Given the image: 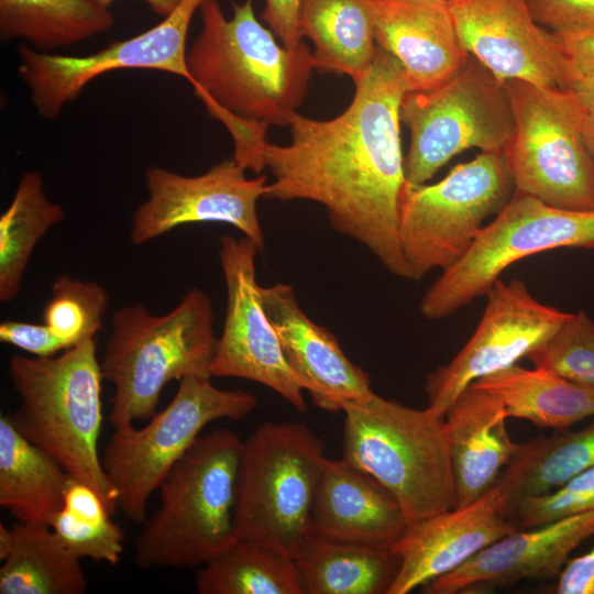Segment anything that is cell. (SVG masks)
<instances>
[{
    "mask_svg": "<svg viewBox=\"0 0 594 594\" xmlns=\"http://www.w3.org/2000/svg\"><path fill=\"white\" fill-rule=\"evenodd\" d=\"M354 85L351 103L338 117L317 120L296 112L292 142L266 143L264 160L274 179L264 197L323 206L336 231L365 246L389 273L410 279L399 239L404 70L377 46Z\"/></svg>",
    "mask_w": 594,
    "mask_h": 594,
    "instance_id": "obj_1",
    "label": "cell"
},
{
    "mask_svg": "<svg viewBox=\"0 0 594 594\" xmlns=\"http://www.w3.org/2000/svg\"><path fill=\"white\" fill-rule=\"evenodd\" d=\"M232 9L228 19L218 0L200 7L202 29L187 50V81L230 132L232 158L260 174L266 167L268 125L289 127L317 62L304 42L295 47L278 44L257 20L253 0L233 3Z\"/></svg>",
    "mask_w": 594,
    "mask_h": 594,
    "instance_id": "obj_2",
    "label": "cell"
},
{
    "mask_svg": "<svg viewBox=\"0 0 594 594\" xmlns=\"http://www.w3.org/2000/svg\"><path fill=\"white\" fill-rule=\"evenodd\" d=\"M19 407L6 414L12 426L68 473L118 509L117 493L102 466L101 382L95 338L53 356L15 354L9 361Z\"/></svg>",
    "mask_w": 594,
    "mask_h": 594,
    "instance_id": "obj_3",
    "label": "cell"
},
{
    "mask_svg": "<svg viewBox=\"0 0 594 594\" xmlns=\"http://www.w3.org/2000/svg\"><path fill=\"white\" fill-rule=\"evenodd\" d=\"M100 366L114 386L109 420L114 429L150 419L174 380L211 377L218 338L209 296L190 289L174 309L153 315L142 304L118 309Z\"/></svg>",
    "mask_w": 594,
    "mask_h": 594,
    "instance_id": "obj_4",
    "label": "cell"
},
{
    "mask_svg": "<svg viewBox=\"0 0 594 594\" xmlns=\"http://www.w3.org/2000/svg\"><path fill=\"white\" fill-rule=\"evenodd\" d=\"M243 441L228 429L200 436L161 483L160 506L134 541L142 569L205 564L239 538L237 484Z\"/></svg>",
    "mask_w": 594,
    "mask_h": 594,
    "instance_id": "obj_5",
    "label": "cell"
},
{
    "mask_svg": "<svg viewBox=\"0 0 594 594\" xmlns=\"http://www.w3.org/2000/svg\"><path fill=\"white\" fill-rule=\"evenodd\" d=\"M342 411L343 459L386 487L409 524L457 507L444 417L374 392Z\"/></svg>",
    "mask_w": 594,
    "mask_h": 594,
    "instance_id": "obj_6",
    "label": "cell"
},
{
    "mask_svg": "<svg viewBox=\"0 0 594 594\" xmlns=\"http://www.w3.org/2000/svg\"><path fill=\"white\" fill-rule=\"evenodd\" d=\"M324 446L307 425L267 421L243 441L237 484L239 537L295 560L324 469Z\"/></svg>",
    "mask_w": 594,
    "mask_h": 594,
    "instance_id": "obj_7",
    "label": "cell"
},
{
    "mask_svg": "<svg viewBox=\"0 0 594 594\" xmlns=\"http://www.w3.org/2000/svg\"><path fill=\"white\" fill-rule=\"evenodd\" d=\"M210 378L180 380L173 399L145 426L114 429L107 441L102 466L117 493L118 508L132 522L142 525L147 519L151 495L208 424L242 419L257 406L251 393L218 388Z\"/></svg>",
    "mask_w": 594,
    "mask_h": 594,
    "instance_id": "obj_8",
    "label": "cell"
},
{
    "mask_svg": "<svg viewBox=\"0 0 594 594\" xmlns=\"http://www.w3.org/2000/svg\"><path fill=\"white\" fill-rule=\"evenodd\" d=\"M514 191L503 152H482L436 184L406 183L399 239L410 279L457 263L477 238L483 221L497 215Z\"/></svg>",
    "mask_w": 594,
    "mask_h": 594,
    "instance_id": "obj_9",
    "label": "cell"
},
{
    "mask_svg": "<svg viewBox=\"0 0 594 594\" xmlns=\"http://www.w3.org/2000/svg\"><path fill=\"white\" fill-rule=\"evenodd\" d=\"M559 248H594V210L557 208L514 191L469 251L427 289L421 315L440 320L486 295L512 264Z\"/></svg>",
    "mask_w": 594,
    "mask_h": 594,
    "instance_id": "obj_10",
    "label": "cell"
},
{
    "mask_svg": "<svg viewBox=\"0 0 594 594\" xmlns=\"http://www.w3.org/2000/svg\"><path fill=\"white\" fill-rule=\"evenodd\" d=\"M400 120L410 131L404 173L411 185L425 184L464 150L503 152L514 133L504 84L473 56L444 85L406 91Z\"/></svg>",
    "mask_w": 594,
    "mask_h": 594,
    "instance_id": "obj_11",
    "label": "cell"
},
{
    "mask_svg": "<svg viewBox=\"0 0 594 594\" xmlns=\"http://www.w3.org/2000/svg\"><path fill=\"white\" fill-rule=\"evenodd\" d=\"M514 133L503 151L515 190L569 210H594V162L558 89L503 82Z\"/></svg>",
    "mask_w": 594,
    "mask_h": 594,
    "instance_id": "obj_12",
    "label": "cell"
},
{
    "mask_svg": "<svg viewBox=\"0 0 594 594\" xmlns=\"http://www.w3.org/2000/svg\"><path fill=\"white\" fill-rule=\"evenodd\" d=\"M205 1L182 0L155 26L89 55L53 54L21 44L18 72L36 111L46 119L56 118L91 80L112 70L152 69L187 80V35Z\"/></svg>",
    "mask_w": 594,
    "mask_h": 594,
    "instance_id": "obj_13",
    "label": "cell"
},
{
    "mask_svg": "<svg viewBox=\"0 0 594 594\" xmlns=\"http://www.w3.org/2000/svg\"><path fill=\"white\" fill-rule=\"evenodd\" d=\"M260 252L246 237L238 239L226 234L219 240L227 308L211 375L256 382L305 413L304 388L286 361L277 332L262 304L255 264Z\"/></svg>",
    "mask_w": 594,
    "mask_h": 594,
    "instance_id": "obj_14",
    "label": "cell"
},
{
    "mask_svg": "<svg viewBox=\"0 0 594 594\" xmlns=\"http://www.w3.org/2000/svg\"><path fill=\"white\" fill-rule=\"evenodd\" d=\"M483 316L460 352L426 377L427 408L444 417L473 382L509 367L551 339L571 314L538 301L520 279H498Z\"/></svg>",
    "mask_w": 594,
    "mask_h": 594,
    "instance_id": "obj_15",
    "label": "cell"
},
{
    "mask_svg": "<svg viewBox=\"0 0 594 594\" xmlns=\"http://www.w3.org/2000/svg\"><path fill=\"white\" fill-rule=\"evenodd\" d=\"M145 185L148 197L131 220L132 244H144L184 224L220 222L264 250L256 205L265 195V175L248 178L245 169L231 158L197 176L151 166L145 170Z\"/></svg>",
    "mask_w": 594,
    "mask_h": 594,
    "instance_id": "obj_16",
    "label": "cell"
},
{
    "mask_svg": "<svg viewBox=\"0 0 594 594\" xmlns=\"http://www.w3.org/2000/svg\"><path fill=\"white\" fill-rule=\"evenodd\" d=\"M463 47L501 82L569 90L579 74L556 35L539 25L527 0H448Z\"/></svg>",
    "mask_w": 594,
    "mask_h": 594,
    "instance_id": "obj_17",
    "label": "cell"
},
{
    "mask_svg": "<svg viewBox=\"0 0 594 594\" xmlns=\"http://www.w3.org/2000/svg\"><path fill=\"white\" fill-rule=\"evenodd\" d=\"M516 530L507 497L496 486L471 504L409 524L392 546L400 566L387 594L424 586Z\"/></svg>",
    "mask_w": 594,
    "mask_h": 594,
    "instance_id": "obj_18",
    "label": "cell"
},
{
    "mask_svg": "<svg viewBox=\"0 0 594 594\" xmlns=\"http://www.w3.org/2000/svg\"><path fill=\"white\" fill-rule=\"evenodd\" d=\"M260 290L286 361L318 408L342 411L345 403L373 393L367 372L346 358L332 332L305 314L290 285L277 283Z\"/></svg>",
    "mask_w": 594,
    "mask_h": 594,
    "instance_id": "obj_19",
    "label": "cell"
},
{
    "mask_svg": "<svg viewBox=\"0 0 594 594\" xmlns=\"http://www.w3.org/2000/svg\"><path fill=\"white\" fill-rule=\"evenodd\" d=\"M594 535V512L534 529H518L485 547L459 568L422 586L426 594H457L560 574L571 552Z\"/></svg>",
    "mask_w": 594,
    "mask_h": 594,
    "instance_id": "obj_20",
    "label": "cell"
},
{
    "mask_svg": "<svg viewBox=\"0 0 594 594\" xmlns=\"http://www.w3.org/2000/svg\"><path fill=\"white\" fill-rule=\"evenodd\" d=\"M376 45L400 64L407 91L436 89L471 55L444 0H373Z\"/></svg>",
    "mask_w": 594,
    "mask_h": 594,
    "instance_id": "obj_21",
    "label": "cell"
},
{
    "mask_svg": "<svg viewBox=\"0 0 594 594\" xmlns=\"http://www.w3.org/2000/svg\"><path fill=\"white\" fill-rule=\"evenodd\" d=\"M409 522L391 492L345 459H328L316 492L309 537L392 548Z\"/></svg>",
    "mask_w": 594,
    "mask_h": 594,
    "instance_id": "obj_22",
    "label": "cell"
},
{
    "mask_svg": "<svg viewBox=\"0 0 594 594\" xmlns=\"http://www.w3.org/2000/svg\"><path fill=\"white\" fill-rule=\"evenodd\" d=\"M507 418L501 399L474 384L446 411L457 507L491 491L518 453L520 443L512 440Z\"/></svg>",
    "mask_w": 594,
    "mask_h": 594,
    "instance_id": "obj_23",
    "label": "cell"
},
{
    "mask_svg": "<svg viewBox=\"0 0 594 594\" xmlns=\"http://www.w3.org/2000/svg\"><path fill=\"white\" fill-rule=\"evenodd\" d=\"M80 560L47 525L0 524L1 594H82L88 581Z\"/></svg>",
    "mask_w": 594,
    "mask_h": 594,
    "instance_id": "obj_24",
    "label": "cell"
},
{
    "mask_svg": "<svg viewBox=\"0 0 594 594\" xmlns=\"http://www.w3.org/2000/svg\"><path fill=\"white\" fill-rule=\"evenodd\" d=\"M108 302V293L97 282L61 275L52 285L43 322L6 320L0 328L1 341L34 356L56 355L95 338Z\"/></svg>",
    "mask_w": 594,
    "mask_h": 594,
    "instance_id": "obj_25",
    "label": "cell"
},
{
    "mask_svg": "<svg viewBox=\"0 0 594 594\" xmlns=\"http://www.w3.org/2000/svg\"><path fill=\"white\" fill-rule=\"evenodd\" d=\"M496 395L508 418L526 419L539 428L565 430L594 416V388L546 369L517 364L473 382Z\"/></svg>",
    "mask_w": 594,
    "mask_h": 594,
    "instance_id": "obj_26",
    "label": "cell"
},
{
    "mask_svg": "<svg viewBox=\"0 0 594 594\" xmlns=\"http://www.w3.org/2000/svg\"><path fill=\"white\" fill-rule=\"evenodd\" d=\"M68 473L0 417V505L19 521L51 525L62 509Z\"/></svg>",
    "mask_w": 594,
    "mask_h": 594,
    "instance_id": "obj_27",
    "label": "cell"
},
{
    "mask_svg": "<svg viewBox=\"0 0 594 594\" xmlns=\"http://www.w3.org/2000/svg\"><path fill=\"white\" fill-rule=\"evenodd\" d=\"M301 36L315 45L317 69L361 80L374 62L373 0H304Z\"/></svg>",
    "mask_w": 594,
    "mask_h": 594,
    "instance_id": "obj_28",
    "label": "cell"
},
{
    "mask_svg": "<svg viewBox=\"0 0 594 594\" xmlns=\"http://www.w3.org/2000/svg\"><path fill=\"white\" fill-rule=\"evenodd\" d=\"M295 562L305 594H387L400 566L392 548L311 537Z\"/></svg>",
    "mask_w": 594,
    "mask_h": 594,
    "instance_id": "obj_29",
    "label": "cell"
},
{
    "mask_svg": "<svg viewBox=\"0 0 594 594\" xmlns=\"http://www.w3.org/2000/svg\"><path fill=\"white\" fill-rule=\"evenodd\" d=\"M110 7L98 0H0V34L40 51L73 45L112 28Z\"/></svg>",
    "mask_w": 594,
    "mask_h": 594,
    "instance_id": "obj_30",
    "label": "cell"
},
{
    "mask_svg": "<svg viewBox=\"0 0 594 594\" xmlns=\"http://www.w3.org/2000/svg\"><path fill=\"white\" fill-rule=\"evenodd\" d=\"M594 466V421L576 431L520 443L495 486L507 497L509 512L521 498L551 492Z\"/></svg>",
    "mask_w": 594,
    "mask_h": 594,
    "instance_id": "obj_31",
    "label": "cell"
},
{
    "mask_svg": "<svg viewBox=\"0 0 594 594\" xmlns=\"http://www.w3.org/2000/svg\"><path fill=\"white\" fill-rule=\"evenodd\" d=\"M195 585L199 594H305L294 559L243 537L202 564Z\"/></svg>",
    "mask_w": 594,
    "mask_h": 594,
    "instance_id": "obj_32",
    "label": "cell"
},
{
    "mask_svg": "<svg viewBox=\"0 0 594 594\" xmlns=\"http://www.w3.org/2000/svg\"><path fill=\"white\" fill-rule=\"evenodd\" d=\"M64 219V208L47 198L42 175L23 173L10 205L0 216L1 302L18 296L34 248Z\"/></svg>",
    "mask_w": 594,
    "mask_h": 594,
    "instance_id": "obj_33",
    "label": "cell"
},
{
    "mask_svg": "<svg viewBox=\"0 0 594 594\" xmlns=\"http://www.w3.org/2000/svg\"><path fill=\"white\" fill-rule=\"evenodd\" d=\"M110 515L96 490L69 476L63 507L50 527L77 558L117 565L124 550V534Z\"/></svg>",
    "mask_w": 594,
    "mask_h": 594,
    "instance_id": "obj_34",
    "label": "cell"
},
{
    "mask_svg": "<svg viewBox=\"0 0 594 594\" xmlns=\"http://www.w3.org/2000/svg\"><path fill=\"white\" fill-rule=\"evenodd\" d=\"M535 367L594 388V322L580 309L546 343L528 354Z\"/></svg>",
    "mask_w": 594,
    "mask_h": 594,
    "instance_id": "obj_35",
    "label": "cell"
},
{
    "mask_svg": "<svg viewBox=\"0 0 594 594\" xmlns=\"http://www.w3.org/2000/svg\"><path fill=\"white\" fill-rule=\"evenodd\" d=\"M588 512H594V466L551 492L521 498L509 517L518 529H529Z\"/></svg>",
    "mask_w": 594,
    "mask_h": 594,
    "instance_id": "obj_36",
    "label": "cell"
},
{
    "mask_svg": "<svg viewBox=\"0 0 594 594\" xmlns=\"http://www.w3.org/2000/svg\"><path fill=\"white\" fill-rule=\"evenodd\" d=\"M536 22L554 35H594V0H527Z\"/></svg>",
    "mask_w": 594,
    "mask_h": 594,
    "instance_id": "obj_37",
    "label": "cell"
},
{
    "mask_svg": "<svg viewBox=\"0 0 594 594\" xmlns=\"http://www.w3.org/2000/svg\"><path fill=\"white\" fill-rule=\"evenodd\" d=\"M304 0H265L262 20L285 47L300 44V11Z\"/></svg>",
    "mask_w": 594,
    "mask_h": 594,
    "instance_id": "obj_38",
    "label": "cell"
},
{
    "mask_svg": "<svg viewBox=\"0 0 594 594\" xmlns=\"http://www.w3.org/2000/svg\"><path fill=\"white\" fill-rule=\"evenodd\" d=\"M558 594H594V546L576 558L569 559L558 575Z\"/></svg>",
    "mask_w": 594,
    "mask_h": 594,
    "instance_id": "obj_39",
    "label": "cell"
},
{
    "mask_svg": "<svg viewBox=\"0 0 594 594\" xmlns=\"http://www.w3.org/2000/svg\"><path fill=\"white\" fill-rule=\"evenodd\" d=\"M579 75L594 72V35H556Z\"/></svg>",
    "mask_w": 594,
    "mask_h": 594,
    "instance_id": "obj_40",
    "label": "cell"
},
{
    "mask_svg": "<svg viewBox=\"0 0 594 594\" xmlns=\"http://www.w3.org/2000/svg\"><path fill=\"white\" fill-rule=\"evenodd\" d=\"M559 98L576 125L594 162V111L585 109L569 90H559Z\"/></svg>",
    "mask_w": 594,
    "mask_h": 594,
    "instance_id": "obj_41",
    "label": "cell"
},
{
    "mask_svg": "<svg viewBox=\"0 0 594 594\" xmlns=\"http://www.w3.org/2000/svg\"><path fill=\"white\" fill-rule=\"evenodd\" d=\"M569 91L581 106L594 111V72L579 75Z\"/></svg>",
    "mask_w": 594,
    "mask_h": 594,
    "instance_id": "obj_42",
    "label": "cell"
},
{
    "mask_svg": "<svg viewBox=\"0 0 594 594\" xmlns=\"http://www.w3.org/2000/svg\"><path fill=\"white\" fill-rule=\"evenodd\" d=\"M107 6L110 7V4L114 0H98ZM144 1L150 9L157 15L164 18L168 15L174 9L178 6V3L182 0H141Z\"/></svg>",
    "mask_w": 594,
    "mask_h": 594,
    "instance_id": "obj_43",
    "label": "cell"
},
{
    "mask_svg": "<svg viewBox=\"0 0 594 594\" xmlns=\"http://www.w3.org/2000/svg\"><path fill=\"white\" fill-rule=\"evenodd\" d=\"M444 1H448V0H444Z\"/></svg>",
    "mask_w": 594,
    "mask_h": 594,
    "instance_id": "obj_44",
    "label": "cell"
}]
</instances>
